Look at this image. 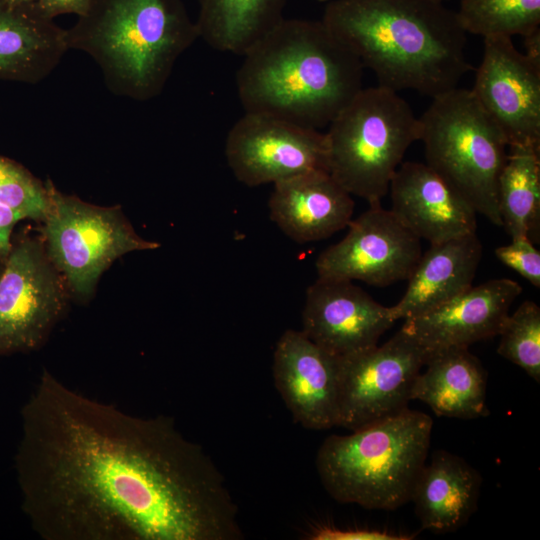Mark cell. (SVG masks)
Instances as JSON below:
<instances>
[{"instance_id":"7402d4cb","label":"cell","mask_w":540,"mask_h":540,"mask_svg":"<svg viewBox=\"0 0 540 540\" xmlns=\"http://www.w3.org/2000/svg\"><path fill=\"white\" fill-rule=\"evenodd\" d=\"M425 366L413 383L411 400L426 403L438 416L472 419L489 414L487 374L468 347L430 352Z\"/></svg>"},{"instance_id":"4fadbf2b","label":"cell","mask_w":540,"mask_h":540,"mask_svg":"<svg viewBox=\"0 0 540 540\" xmlns=\"http://www.w3.org/2000/svg\"><path fill=\"white\" fill-rule=\"evenodd\" d=\"M471 91L509 146H540V62L520 52L512 38H484Z\"/></svg>"},{"instance_id":"f1b7e54d","label":"cell","mask_w":540,"mask_h":540,"mask_svg":"<svg viewBox=\"0 0 540 540\" xmlns=\"http://www.w3.org/2000/svg\"><path fill=\"white\" fill-rule=\"evenodd\" d=\"M312 540H407L409 537L390 534L384 531L356 529L341 530L323 527L315 530Z\"/></svg>"},{"instance_id":"5bb4252c","label":"cell","mask_w":540,"mask_h":540,"mask_svg":"<svg viewBox=\"0 0 540 540\" xmlns=\"http://www.w3.org/2000/svg\"><path fill=\"white\" fill-rule=\"evenodd\" d=\"M395 321L391 307L353 281L317 278L306 290L301 331L328 353L345 358L378 345Z\"/></svg>"},{"instance_id":"603a6c76","label":"cell","mask_w":540,"mask_h":540,"mask_svg":"<svg viewBox=\"0 0 540 540\" xmlns=\"http://www.w3.org/2000/svg\"><path fill=\"white\" fill-rule=\"evenodd\" d=\"M199 38L220 52L243 56L285 17L288 0H197Z\"/></svg>"},{"instance_id":"52a82bcc","label":"cell","mask_w":540,"mask_h":540,"mask_svg":"<svg viewBox=\"0 0 540 540\" xmlns=\"http://www.w3.org/2000/svg\"><path fill=\"white\" fill-rule=\"evenodd\" d=\"M418 118L425 164L477 214L501 226L497 183L509 145L472 91L456 87L435 96Z\"/></svg>"},{"instance_id":"d4e9b609","label":"cell","mask_w":540,"mask_h":540,"mask_svg":"<svg viewBox=\"0 0 540 540\" xmlns=\"http://www.w3.org/2000/svg\"><path fill=\"white\" fill-rule=\"evenodd\" d=\"M466 33L523 38L540 29V0H460L456 11Z\"/></svg>"},{"instance_id":"cb8c5ba5","label":"cell","mask_w":540,"mask_h":540,"mask_svg":"<svg viewBox=\"0 0 540 540\" xmlns=\"http://www.w3.org/2000/svg\"><path fill=\"white\" fill-rule=\"evenodd\" d=\"M501 226L511 238L527 237L534 244L540 233V146L508 147L497 183Z\"/></svg>"},{"instance_id":"d6986e66","label":"cell","mask_w":540,"mask_h":540,"mask_svg":"<svg viewBox=\"0 0 540 540\" xmlns=\"http://www.w3.org/2000/svg\"><path fill=\"white\" fill-rule=\"evenodd\" d=\"M67 51L65 29L44 16L36 2L12 6L0 0V79L37 84Z\"/></svg>"},{"instance_id":"e575fe53","label":"cell","mask_w":540,"mask_h":540,"mask_svg":"<svg viewBox=\"0 0 540 540\" xmlns=\"http://www.w3.org/2000/svg\"><path fill=\"white\" fill-rule=\"evenodd\" d=\"M320 2H328L329 0H318Z\"/></svg>"},{"instance_id":"277c9868","label":"cell","mask_w":540,"mask_h":540,"mask_svg":"<svg viewBox=\"0 0 540 540\" xmlns=\"http://www.w3.org/2000/svg\"><path fill=\"white\" fill-rule=\"evenodd\" d=\"M198 38L183 0H92L65 29L68 50L88 54L113 94L136 101L162 93L176 61Z\"/></svg>"},{"instance_id":"9a60e30c","label":"cell","mask_w":540,"mask_h":540,"mask_svg":"<svg viewBox=\"0 0 540 540\" xmlns=\"http://www.w3.org/2000/svg\"><path fill=\"white\" fill-rule=\"evenodd\" d=\"M275 386L294 420L307 429L336 426L339 358L301 330H286L273 356Z\"/></svg>"},{"instance_id":"e0dca14e","label":"cell","mask_w":540,"mask_h":540,"mask_svg":"<svg viewBox=\"0 0 540 540\" xmlns=\"http://www.w3.org/2000/svg\"><path fill=\"white\" fill-rule=\"evenodd\" d=\"M390 211L430 244L476 233L477 213L425 163L404 162L389 186Z\"/></svg>"},{"instance_id":"ba28073f","label":"cell","mask_w":540,"mask_h":540,"mask_svg":"<svg viewBox=\"0 0 540 540\" xmlns=\"http://www.w3.org/2000/svg\"><path fill=\"white\" fill-rule=\"evenodd\" d=\"M49 207L42 239L70 294L89 299L102 274L121 256L155 250L160 244L136 233L119 205L98 206L45 182Z\"/></svg>"},{"instance_id":"3957f363","label":"cell","mask_w":540,"mask_h":540,"mask_svg":"<svg viewBox=\"0 0 540 540\" xmlns=\"http://www.w3.org/2000/svg\"><path fill=\"white\" fill-rule=\"evenodd\" d=\"M363 68L322 20L284 18L243 55L237 95L245 112L319 130L363 88Z\"/></svg>"},{"instance_id":"9c48e42d","label":"cell","mask_w":540,"mask_h":540,"mask_svg":"<svg viewBox=\"0 0 540 540\" xmlns=\"http://www.w3.org/2000/svg\"><path fill=\"white\" fill-rule=\"evenodd\" d=\"M69 295L41 236L13 240L0 273V356L43 346L65 313Z\"/></svg>"},{"instance_id":"ffe728a7","label":"cell","mask_w":540,"mask_h":540,"mask_svg":"<svg viewBox=\"0 0 540 540\" xmlns=\"http://www.w3.org/2000/svg\"><path fill=\"white\" fill-rule=\"evenodd\" d=\"M481 258L476 233L430 244L407 279L404 295L391 307L395 320L425 313L469 289Z\"/></svg>"},{"instance_id":"d590c367","label":"cell","mask_w":540,"mask_h":540,"mask_svg":"<svg viewBox=\"0 0 540 540\" xmlns=\"http://www.w3.org/2000/svg\"><path fill=\"white\" fill-rule=\"evenodd\" d=\"M444 1V0H443Z\"/></svg>"},{"instance_id":"d6a6232c","label":"cell","mask_w":540,"mask_h":540,"mask_svg":"<svg viewBox=\"0 0 540 540\" xmlns=\"http://www.w3.org/2000/svg\"><path fill=\"white\" fill-rule=\"evenodd\" d=\"M8 4L12 6H19L24 4L35 3L37 0H5Z\"/></svg>"},{"instance_id":"4316f807","label":"cell","mask_w":540,"mask_h":540,"mask_svg":"<svg viewBox=\"0 0 540 540\" xmlns=\"http://www.w3.org/2000/svg\"><path fill=\"white\" fill-rule=\"evenodd\" d=\"M0 203L23 219L42 222L49 207L45 182L21 164L0 155Z\"/></svg>"},{"instance_id":"8992f818","label":"cell","mask_w":540,"mask_h":540,"mask_svg":"<svg viewBox=\"0 0 540 540\" xmlns=\"http://www.w3.org/2000/svg\"><path fill=\"white\" fill-rule=\"evenodd\" d=\"M328 172L352 196L381 203L409 147L420 138L419 118L398 92L362 88L325 132Z\"/></svg>"},{"instance_id":"8fae6325","label":"cell","mask_w":540,"mask_h":540,"mask_svg":"<svg viewBox=\"0 0 540 540\" xmlns=\"http://www.w3.org/2000/svg\"><path fill=\"white\" fill-rule=\"evenodd\" d=\"M225 157L235 178L249 187L328 172L325 133L261 113L245 112L233 124Z\"/></svg>"},{"instance_id":"836d02e7","label":"cell","mask_w":540,"mask_h":540,"mask_svg":"<svg viewBox=\"0 0 540 540\" xmlns=\"http://www.w3.org/2000/svg\"><path fill=\"white\" fill-rule=\"evenodd\" d=\"M2 267H3V261L0 259V273L2 271Z\"/></svg>"},{"instance_id":"7c38bea8","label":"cell","mask_w":540,"mask_h":540,"mask_svg":"<svg viewBox=\"0 0 540 540\" xmlns=\"http://www.w3.org/2000/svg\"><path fill=\"white\" fill-rule=\"evenodd\" d=\"M344 238L316 259L317 278L385 287L407 280L421 257L420 239L381 203L351 220Z\"/></svg>"},{"instance_id":"f546056e","label":"cell","mask_w":540,"mask_h":540,"mask_svg":"<svg viewBox=\"0 0 540 540\" xmlns=\"http://www.w3.org/2000/svg\"><path fill=\"white\" fill-rule=\"evenodd\" d=\"M92 0H37L40 12L47 18L54 19L58 15H84Z\"/></svg>"},{"instance_id":"83f0119b","label":"cell","mask_w":540,"mask_h":540,"mask_svg":"<svg viewBox=\"0 0 540 540\" xmlns=\"http://www.w3.org/2000/svg\"><path fill=\"white\" fill-rule=\"evenodd\" d=\"M495 256L534 287H540V252L529 238H512L510 244L495 249Z\"/></svg>"},{"instance_id":"44dd1931","label":"cell","mask_w":540,"mask_h":540,"mask_svg":"<svg viewBox=\"0 0 540 540\" xmlns=\"http://www.w3.org/2000/svg\"><path fill=\"white\" fill-rule=\"evenodd\" d=\"M480 486L479 473L462 458L435 451L421 469L410 499L422 528L446 533L463 526L476 510Z\"/></svg>"},{"instance_id":"7a4b0ae2","label":"cell","mask_w":540,"mask_h":540,"mask_svg":"<svg viewBox=\"0 0 540 540\" xmlns=\"http://www.w3.org/2000/svg\"><path fill=\"white\" fill-rule=\"evenodd\" d=\"M321 20L378 85L396 92L433 98L472 69L467 33L443 0H331Z\"/></svg>"},{"instance_id":"1f68e13d","label":"cell","mask_w":540,"mask_h":540,"mask_svg":"<svg viewBox=\"0 0 540 540\" xmlns=\"http://www.w3.org/2000/svg\"><path fill=\"white\" fill-rule=\"evenodd\" d=\"M524 54L536 62H540V29L524 37Z\"/></svg>"},{"instance_id":"5b68a950","label":"cell","mask_w":540,"mask_h":540,"mask_svg":"<svg viewBox=\"0 0 540 540\" xmlns=\"http://www.w3.org/2000/svg\"><path fill=\"white\" fill-rule=\"evenodd\" d=\"M433 421L404 411L320 445L316 469L328 494L344 504L394 510L410 501L425 465Z\"/></svg>"},{"instance_id":"484cf974","label":"cell","mask_w":540,"mask_h":540,"mask_svg":"<svg viewBox=\"0 0 540 540\" xmlns=\"http://www.w3.org/2000/svg\"><path fill=\"white\" fill-rule=\"evenodd\" d=\"M498 336L499 355L522 368L540 382V308L530 300L524 301L508 315Z\"/></svg>"},{"instance_id":"ac0fdd59","label":"cell","mask_w":540,"mask_h":540,"mask_svg":"<svg viewBox=\"0 0 540 540\" xmlns=\"http://www.w3.org/2000/svg\"><path fill=\"white\" fill-rule=\"evenodd\" d=\"M354 200L327 171L310 172L273 184L270 219L291 240L321 241L347 227Z\"/></svg>"},{"instance_id":"6da1fadb","label":"cell","mask_w":540,"mask_h":540,"mask_svg":"<svg viewBox=\"0 0 540 540\" xmlns=\"http://www.w3.org/2000/svg\"><path fill=\"white\" fill-rule=\"evenodd\" d=\"M22 510L44 540H239L238 507L174 419L90 398L43 369L21 409Z\"/></svg>"},{"instance_id":"2e32d148","label":"cell","mask_w":540,"mask_h":540,"mask_svg":"<svg viewBox=\"0 0 540 540\" xmlns=\"http://www.w3.org/2000/svg\"><path fill=\"white\" fill-rule=\"evenodd\" d=\"M522 287L514 280L486 281L420 315L407 318L401 330L429 352L498 336Z\"/></svg>"},{"instance_id":"4dcf8cb0","label":"cell","mask_w":540,"mask_h":540,"mask_svg":"<svg viewBox=\"0 0 540 540\" xmlns=\"http://www.w3.org/2000/svg\"><path fill=\"white\" fill-rule=\"evenodd\" d=\"M23 218L10 207L0 203V259L4 262L12 247V231Z\"/></svg>"},{"instance_id":"30bf717a","label":"cell","mask_w":540,"mask_h":540,"mask_svg":"<svg viewBox=\"0 0 540 540\" xmlns=\"http://www.w3.org/2000/svg\"><path fill=\"white\" fill-rule=\"evenodd\" d=\"M429 355L400 329L381 346L339 358L336 426L354 431L407 409Z\"/></svg>"}]
</instances>
